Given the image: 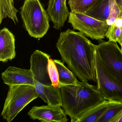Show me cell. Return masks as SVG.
Instances as JSON below:
<instances>
[{
  "instance_id": "1",
  "label": "cell",
  "mask_w": 122,
  "mask_h": 122,
  "mask_svg": "<svg viewBox=\"0 0 122 122\" xmlns=\"http://www.w3.org/2000/svg\"><path fill=\"white\" fill-rule=\"evenodd\" d=\"M95 45L80 32H62L56 43L63 61L81 81L97 82Z\"/></svg>"
},
{
  "instance_id": "2",
  "label": "cell",
  "mask_w": 122,
  "mask_h": 122,
  "mask_svg": "<svg viewBox=\"0 0 122 122\" xmlns=\"http://www.w3.org/2000/svg\"><path fill=\"white\" fill-rule=\"evenodd\" d=\"M62 107L71 122H75L83 113L105 100L97 86L85 81L75 85L61 86Z\"/></svg>"
},
{
  "instance_id": "3",
  "label": "cell",
  "mask_w": 122,
  "mask_h": 122,
  "mask_svg": "<svg viewBox=\"0 0 122 122\" xmlns=\"http://www.w3.org/2000/svg\"><path fill=\"white\" fill-rule=\"evenodd\" d=\"M20 15L31 37L41 38L46 35L50 28L49 16L39 0H25Z\"/></svg>"
},
{
  "instance_id": "4",
  "label": "cell",
  "mask_w": 122,
  "mask_h": 122,
  "mask_svg": "<svg viewBox=\"0 0 122 122\" xmlns=\"http://www.w3.org/2000/svg\"><path fill=\"white\" fill-rule=\"evenodd\" d=\"M39 97L33 86H10L1 115L8 122H10L25 106Z\"/></svg>"
},
{
  "instance_id": "5",
  "label": "cell",
  "mask_w": 122,
  "mask_h": 122,
  "mask_svg": "<svg viewBox=\"0 0 122 122\" xmlns=\"http://www.w3.org/2000/svg\"><path fill=\"white\" fill-rule=\"evenodd\" d=\"M97 87L105 100L122 101V82L110 73L96 52Z\"/></svg>"
},
{
  "instance_id": "6",
  "label": "cell",
  "mask_w": 122,
  "mask_h": 122,
  "mask_svg": "<svg viewBox=\"0 0 122 122\" xmlns=\"http://www.w3.org/2000/svg\"><path fill=\"white\" fill-rule=\"evenodd\" d=\"M68 22L74 30L96 40L105 38L109 27L106 21H100L84 13L76 12H70Z\"/></svg>"
},
{
  "instance_id": "7",
  "label": "cell",
  "mask_w": 122,
  "mask_h": 122,
  "mask_svg": "<svg viewBox=\"0 0 122 122\" xmlns=\"http://www.w3.org/2000/svg\"><path fill=\"white\" fill-rule=\"evenodd\" d=\"M96 52L110 73L122 82V50L117 42L103 41L96 46Z\"/></svg>"
},
{
  "instance_id": "8",
  "label": "cell",
  "mask_w": 122,
  "mask_h": 122,
  "mask_svg": "<svg viewBox=\"0 0 122 122\" xmlns=\"http://www.w3.org/2000/svg\"><path fill=\"white\" fill-rule=\"evenodd\" d=\"M50 56L41 51L36 50L30 58V67L35 83L52 85L48 70V60Z\"/></svg>"
},
{
  "instance_id": "9",
  "label": "cell",
  "mask_w": 122,
  "mask_h": 122,
  "mask_svg": "<svg viewBox=\"0 0 122 122\" xmlns=\"http://www.w3.org/2000/svg\"><path fill=\"white\" fill-rule=\"evenodd\" d=\"M61 106L47 105L32 107L28 115L33 120L43 122H67L68 121L65 111Z\"/></svg>"
},
{
  "instance_id": "10",
  "label": "cell",
  "mask_w": 122,
  "mask_h": 122,
  "mask_svg": "<svg viewBox=\"0 0 122 122\" xmlns=\"http://www.w3.org/2000/svg\"><path fill=\"white\" fill-rule=\"evenodd\" d=\"M2 78L4 83L9 87L20 85L35 86L30 70L10 66L2 73Z\"/></svg>"
},
{
  "instance_id": "11",
  "label": "cell",
  "mask_w": 122,
  "mask_h": 122,
  "mask_svg": "<svg viewBox=\"0 0 122 122\" xmlns=\"http://www.w3.org/2000/svg\"><path fill=\"white\" fill-rule=\"evenodd\" d=\"M67 0H49L47 12L56 30L61 29L69 17L70 12L66 5Z\"/></svg>"
},
{
  "instance_id": "12",
  "label": "cell",
  "mask_w": 122,
  "mask_h": 122,
  "mask_svg": "<svg viewBox=\"0 0 122 122\" xmlns=\"http://www.w3.org/2000/svg\"><path fill=\"white\" fill-rule=\"evenodd\" d=\"M15 36L5 27L0 31V61L3 62L11 61L15 58Z\"/></svg>"
},
{
  "instance_id": "13",
  "label": "cell",
  "mask_w": 122,
  "mask_h": 122,
  "mask_svg": "<svg viewBox=\"0 0 122 122\" xmlns=\"http://www.w3.org/2000/svg\"><path fill=\"white\" fill-rule=\"evenodd\" d=\"M35 87L40 97L45 102L52 106H61L62 100L60 88L48 86L39 83H35Z\"/></svg>"
},
{
  "instance_id": "14",
  "label": "cell",
  "mask_w": 122,
  "mask_h": 122,
  "mask_svg": "<svg viewBox=\"0 0 122 122\" xmlns=\"http://www.w3.org/2000/svg\"><path fill=\"white\" fill-rule=\"evenodd\" d=\"M110 12V0H98L84 14L98 20L106 21Z\"/></svg>"
},
{
  "instance_id": "15",
  "label": "cell",
  "mask_w": 122,
  "mask_h": 122,
  "mask_svg": "<svg viewBox=\"0 0 122 122\" xmlns=\"http://www.w3.org/2000/svg\"><path fill=\"white\" fill-rule=\"evenodd\" d=\"M108 101L105 100L83 113L75 122H98L105 112Z\"/></svg>"
},
{
  "instance_id": "16",
  "label": "cell",
  "mask_w": 122,
  "mask_h": 122,
  "mask_svg": "<svg viewBox=\"0 0 122 122\" xmlns=\"http://www.w3.org/2000/svg\"><path fill=\"white\" fill-rule=\"evenodd\" d=\"M58 71L59 82L61 86L75 85L78 81L71 71L66 67L64 62L60 60H53Z\"/></svg>"
},
{
  "instance_id": "17",
  "label": "cell",
  "mask_w": 122,
  "mask_h": 122,
  "mask_svg": "<svg viewBox=\"0 0 122 122\" xmlns=\"http://www.w3.org/2000/svg\"><path fill=\"white\" fill-rule=\"evenodd\" d=\"M18 12L14 5V0H0V24L7 17L11 19L15 24L18 23L17 15Z\"/></svg>"
},
{
  "instance_id": "18",
  "label": "cell",
  "mask_w": 122,
  "mask_h": 122,
  "mask_svg": "<svg viewBox=\"0 0 122 122\" xmlns=\"http://www.w3.org/2000/svg\"><path fill=\"white\" fill-rule=\"evenodd\" d=\"M122 110V101H108L107 110L98 122H111Z\"/></svg>"
},
{
  "instance_id": "19",
  "label": "cell",
  "mask_w": 122,
  "mask_h": 122,
  "mask_svg": "<svg viewBox=\"0 0 122 122\" xmlns=\"http://www.w3.org/2000/svg\"><path fill=\"white\" fill-rule=\"evenodd\" d=\"M122 32V17L118 18L109 26L106 34V37L108 41L118 43L121 38Z\"/></svg>"
},
{
  "instance_id": "20",
  "label": "cell",
  "mask_w": 122,
  "mask_h": 122,
  "mask_svg": "<svg viewBox=\"0 0 122 122\" xmlns=\"http://www.w3.org/2000/svg\"><path fill=\"white\" fill-rule=\"evenodd\" d=\"M98 0H68L71 12L85 13Z\"/></svg>"
},
{
  "instance_id": "21",
  "label": "cell",
  "mask_w": 122,
  "mask_h": 122,
  "mask_svg": "<svg viewBox=\"0 0 122 122\" xmlns=\"http://www.w3.org/2000/svg\"><path fill=\"white\" fill-rule=\"evenodd\" d=\"M48 70L52 86L56 88H60L57 69L54 61L51 58L48 60Z\"/></svg>"
},
{
  "instance_id": "22",
  "label": "cell",
  "mask_w": 122,
  "mask_h": 122,
  "mask_svg": "<svg viewBox=\"0 0 122 122\" xmlns=\"http://www.w3.org/2000/svg\"><path fill=\"white\" fill-rule=\"evenodd\" d=\"M110 12L106 22L109 26L111 25L118 18L120 17L121 12L117 0H110Z\"/></svg>"
},
{
  "instance_id": "23",
  "label": "cell",
  "mask_w": 122,
  "mask_h": 122,
  "mask_svg": "<svg viewBox=\"0 0 122 122\" xmlns=\"http://www.w3.org/2000/svg\"><path fill=\"white\" fill-rule=\"evenodd\" d=\"M111 122H122V110L112 119Z\"/></svg>"
},
{
  "instance_id": "24",
  "label": "cell",
  "mask_w": 122,
  "mask_h": 122,
  "mask_svg": "<svg viewBox=\"0 0 122 122\" xmlns=\"http://www.w3.org/2000/svg\"><path fill=\"white\" fill-rule=\"evenodd\" d=\"M117 2L120 10L121 17H122V0H117Z\"/></svg>"
},
{
  "instance_id": "25",
  "label": "cell",
  "mask_w": 122,
  "mask_h": 122,
  "mask_svg": "<svg viewBox=\"0 0 122 122\" xmlns=\"http://www.w3.org/2000/svg\"><path fill=\"white\" fill-rule=\"evenodd\" d=\"M118 43L120 44V45L121 47V49L122 50V35H121V38L120 40V41H119Z\"/></svg>"
},
{
  "instance_id": "26",
  "label": "cell",
  "mask_w": 122,
  "mask_h": 122,
  "mask_svg": "<svg viewBox=\"0 0 122 122\" xmlns=\"http://www.w3.org/2000/svg\"></svg>"
}]
</instances>
